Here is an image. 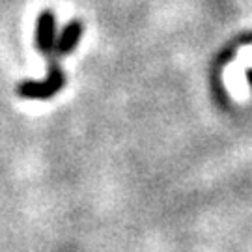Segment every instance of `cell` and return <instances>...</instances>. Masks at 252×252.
Returning <instances> with one entry per match:
<instances>
[{"instance_id":"3957f363","label":"cell","mask_w":252,"mask_h":252,"mask_svg":"<svg viewBox=\"0 0 252 252\" xmlns=\"http://www.w3.org/2000/svg\"><path fill=\"white\" fill-rule=\"evenodd\" d=\"M82 37V23L79 19H73L69 21L63 30L60 32V36L56 37V45H54V54L56 58H60V56H67V54H71L77 45H79V41H81Z\"/></svg>"},{"instance_id":"7a4b0ae2","label":"cell","mask_w":252,"mask_h":252,"mask_svg":"<svg viewBox=\"0 0 252 252\" xmlns=\"http://www.w3.org/2000/svg\"><path fill=\"white\" fill-rule=\"evenodd\" d=\"M56 17L51 9H43L37 17L36 23V47L37 51L51 58L54 54V45H56Z\"/></svg>"},{"instance_id":"6da1fadb","label":"cell","mask_w":252,"mask_h":252,"mask_svg":"<svg viewBox=\"0 0 252 252\" xmlns=\"http://www.w3.org/2000/svg\"><path fill=\"white\" fill-rule=\"evenodd\" d=\"M65 84V75L56 56L49 58V73L43 81H23L17 86V94L23 99H51Z\"/></svg>"}]
</instances>
